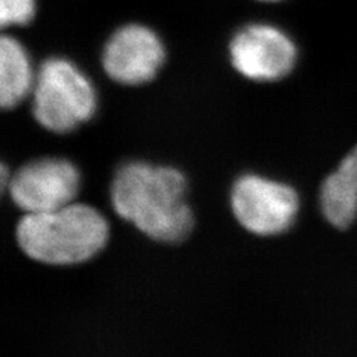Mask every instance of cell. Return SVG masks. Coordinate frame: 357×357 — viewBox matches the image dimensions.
<instances>
[{"instance_id":"obj_8","label":"cell","mask_w":357,"mask_h":357,"mask_svg":"<svg viewBox=\"0 0 357 357\" xmlns=\"http://www.w3.org/2000/svg\"><path fill=\"white\" fill-rule=\"evenodd\" d=\"M320 207L332 227L347 229L353 225L357 218V144L323 182Z\"/></svg>"},{"instance_id":"obj_10","label":"cell","mask_w":357,"mask_h":357,"mask_svg":"<svg viewBox=\"0 0 357 357\" xmlns=\"http://www.w3.org/2000/svg\"><path fill=\"white\" fill-rule=\"evenodd\" d=\"M36 13V0H0V22L8 26H26Z\"/></svg>"},{"instance_id":"obj_7","label":"cell","mask_w":357,"mask_h":357,"mask_svg":"<svg viewBox=\"0 0 357 357\" xmlns=\"http://www.w3.org/2000/svg\"><path fill=\"white\" fill-rule=\"evenodd\" d=\"M165 60L161 39L151 29L127 24L118 29L103 51L105 72L115 82L142 85L152 81Z\"/></svg>"},{"instance_id":"obj_11","label":"cell","mask_w":357,"mask_h":357,"mask_svg":"<svg viewBox=\"0 0 357 357\" xmlns=\"http://www.w3.org/2000/svg\"><path fill=\"white\" fill-rule=\"evenodd\" d=\"M261 2H278V0H261Z\"/></svg>"},{"instance_id":"obj_6","label":"cell","mask_w":357,"mask_h":357,"mask_svg":"<svg viewBox=\"0 0 357 357\" xmlns=\"http://www.w3.org/2000/svg\"><path fill=\"white\" fill-rule=\"evenodd\" d=\"M231 63L252 81L271 82L292 72L296 47L284 31L268 24L241 29L229 45Z\"/></svg>"},{"instance_id":"obj_2","label":"cell","mask_w":357,"mask_h":357,"mask_svg":"<svg viewBox=\"0 0 357 357\" xmlns=\"http://www.w3.org/2000/svg\"><path fill=\"white\" fill-rule=\"evenodd\" d=\"M109 223L86 204H67L45 213L24 215L17 225V241L30 259L48 265L86 262L105 249Z\"/></svg>"},{"instance_id":"obj_3","label":"cell","mask_w":357,"mask_h":357,"mask_svg":"<svg viewBox=\"0 0 357 357\" xmlns=\"http://www.w3.org/2000/svg\"><path fill=\"white\" fill-rule=\"evenodd\" d=\"M96 91L88 77L64 59L45 61L33 86V115L54 132H69L94 115Z\"/></svg>"},{"instance_id":"obj_9","label":"cell","mask_w":357,"mask_h":357,"mask_svg":"<svg viewBox=\"0 0 357 357\" xmlns=\"http://www.w3.org/2000/svg\"><path fill=\"white\" fill-rule=\"evenodd\" d=\"M29 54L22 45L10 36L0 40V105L14 109L35 86Z\"/></svg>"},{"instance_id":"obj_5","label":"cell","mask_w":357,"mask_h":357,"mask_svg":"<svg viewBox=\"0 0 357 357\" xmlns=\"http://www.w3.org/2000/svg\"><path fill=\"white\" fill-rule=\"evenodd\" d=\"M79 185V172L70 161L43 158L22 165L9 181V192L26 215L45 213L72 204Z\"/></svg>"},{"instance_id":"obj_1","label":"cell","mask_w":357,"mask_h":357,"mask_svg":"<svg viewBox=\"0 0 357 357\" xmlns=\"http://www.w3.org/2000/svg\"><path fill=\"white\" fill-rule=\"evenodd\" d=\"M185 194L186 181L181 172L148 162L124 165L110 188L116 215L162 243H178L192 231L194 218Z\"/></svg>"},{"instance_id":"obj_4","label":"cell","mask_w":357,"mask_h":357,"mask_svg":"<svg viewBox=\"0 0 357 357\" xmlns=\"http://www.w3.org/2000/svg\"><path fill=\"white\" fill-rule=\"evenodd\" d=\"M231 207L243 228L256 236L271 237L294 225L299 198L295 189L284 183L248 174L234 183Z\"/></svg>"}]
</instances>
